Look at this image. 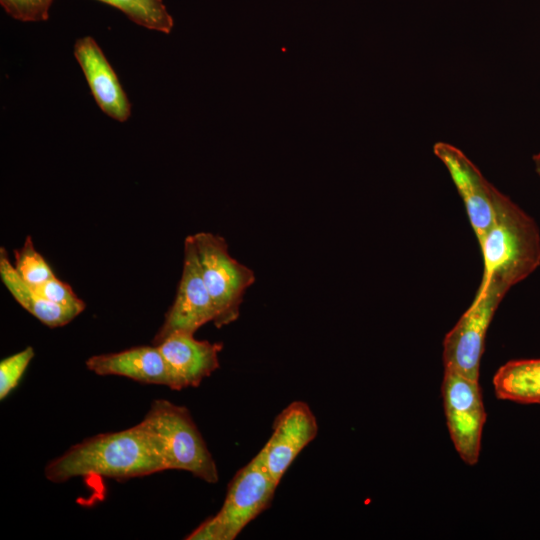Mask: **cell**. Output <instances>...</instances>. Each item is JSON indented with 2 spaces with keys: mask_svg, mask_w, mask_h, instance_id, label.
<instances>
[{
  "mask_svg": "<svg viewBox=\"0 0 540 540\" xmlns=\"http://www.w3.org/2000/svg\"><path fill=\"white\" fill-rule=\"evenodd\" d=\"M497 398L521 404L540 403V359L512 360L493 377Z\"/></svg>",
  "mask_w": 540,
  "mask_h": 540,
  "instance_id": "15",
  "label": "cell"
},
{
  "mask_svg": "<svg viewBox=\"0 0 540 540\" xmlns=\"http://www.w3.org/2000/svg\"><path fill=\"white\" fill-rule=\"evenodd\" d=\"M35 355L31 346L10 355L0 362V399L6 398L19 384Z\"/></svg>",
  "mask_w": 540,
  "mask_h": 540,
  "instance_id": "18",
  "label": "cell"
},
{
  "mask_svg": "<svg viewBox=\"0 0 540 540\" xmlns=\"http://www.w3.org/2000/svg\"><path fill=\"white\" fill-rule=\"evenodd\" d=\"M216 311L204 283L191 235L184 242V263L175 299L164 316L152 344L157 345L176 332L195 334L208 322H214Z\"/></svg>",
  "mask_w": 540,
  "mask_h": 540,
  "instance_id": "8",
  "label": "cell"
},
{
  "mask_svg": "<svg viewBox=\"0 0 540 540\" xmlns=\"http://www.w3.org/2000/svg\"><path fill=\"white\" fill-rule=\"evenodd\" d=\"M32 287L40 296L50 302L77 310L80 313L85 309L84 301L74 293L69 284L57 277Z\"/></svg>",
  "mask_w": 540,
  "mask_h": 540,
  "instance_id": "19",
  "label": "cell"
},
{
  "mask_svg": "<svg viewBox=\"0 0 540 540\" xmlns=\"http://www.w3.org/2000/svg\"><path fill=\"white\" fill-rule=\"evenodd\" d=\"M318 423L309 405L293 401L275 418L273 431L258 456L279 484L299 453L317 436Z\"/></svg>",
  "mask_w": 540,
  "mask_h": 540,
  "instance_id": "9",
  "label": "cell"
},
{
  "mask_svg": "<svg viewBox=\"0 0 540 540\" xmlns=\"http://www.w3.org/2000/svg\"><path fill=\"white\" fill-rule=\"evenodd\" d=\"M165 470H183L208 482L218 481L216 463L189 410L155 399L140 422Z\"/></svg>",
  "mask_w": 540,
  "mask_h": 540,
  "instance_id": "3",
  "label": "cell"
},
{
  "mask_svg": "<svg viewBox=\"0 0 540 540\" xmlns=\"http://www.w3.org/2000/svg\"><path fill=\"white\" fill-rule=\"evenodd\" d=\"M14 267L22 279L32 286L40 285L54 277L52 269L44 257L35 249L30 236L23 246L14 251Z\"/></svg>",
  "mask_w": 540,
  "mask_h": 540,
  "instance_id": "17",
  "label": "cell"
},
{
  "mask_svg": "<svg viewBox=\"0 0 540 540\" xmlns=\"http://www.w3.org/2000/svg\"><path fill=\"white\" fill-rule=\"evenodd\" d=\"M191 237L215 307L213 323L221 328L238 319L245 292L255 282V274L230 255L223 237L210 232H198Z\"/></svg>",
  "mask_w": 540,
  "mask_h": 540,
  "instance_id": "5",
  "label": "cell"
},
{
  "mask_svg": "<svg viewBox=\"0 0 540 540\" xmlns=\"http://www.w3.org/2000/svg\"><path fill=\"white\" fill-rule=\"evenodd\" d=\"M441 391L453 445L466 464L475 465L479 460L486 421L479 380L445 370Z\"/></svg>",
  "mask_w": 540,
  "mask_h": 540,
  "instance_id": "7",
  "label": "cell"
},
{
  "mask_svg": "<svg viewBox=\"0 0 540 540\" xmlns=\"http://www.w3.org/2000/svg\"><path fill=\"white\" fill-rule=\"evenodd\" d=\"M140 423L125 430L97 434L67 449L44 468L47 480L62 483L74 477L101 476L116 480L164 471Z\"/></svg>",
  "mask_w": 540,
  "mask_h": 540,
  "instance_id": "1",
  "label": "cell"
},
{
  "mask_svg": "<svg viewBox=\"0 0 540 540\" xmlns=\"http://www.w3.org/2000/svg\"><path fill=\"white\" fill-rule=\"evenodd\" d=\"M484 272L479 288L494 284L505 291L540 265V232L532 217L496 190L494 217L479 243Z\"/></svg>",
  "mask_w": 540,
  "mask_h": 540,
  "instance_id": "2",
  "label": "cell"
},
{
  "mask_svg": "<svg viewBox=\"0 0 540 540\" xmlns=\"http://www.w3.org/2000/svg\"><path fill=\"white\" fill-rule=\"evenodd\" d=\"M123 12L131 21L147 29L169 34L174 20L162 0H98Z\"/></svg>",
  "mask_w": 540,
  "mask_h": 540,
  "instance_id": "16",
  "label": "cell"
},
{
  "mask_svg": "<svg viewBox=\"0 0 540 540\" xmlns=\"http://www.w3.org/2000/svg\"><path fill=\"white\" fill-rule=\"evenodd\" d=\"M277 486L257 454L236 472L228 484L220 510L204 520L185 539H235L252 520L270 507Z\"/></svg>",
  "mask_w": 540,
  "mask_h": 540,
  "instance_id": "4",
  "label": "cell"
},
{
  "mask_svg": "<svg viewBox=\"0 0 540 540\" xmlns=\"http://www.w3.org/2000/svg\"><path fill=\"white\" fill-rule=\"evenodd\" d=\"M0 277L14 299L50 328L64 326L80 314L77 310L55 304L40 296L18 274L4 247L0 248Z\"/></svg>",
  "mask_w": 540,
  "mask_h": 540,
  "instance_id": "14",
  "label": "cell"
},
{
  "mask_svg": "<svg viewBox=\"0 0 540 540\" xmlns=\"http://www.w3.org/2000/svg\"><path fill=\"white\" fill-rule=\"evenodd\" d=\"M507 291L488 284L478 288L470 307L443 341L444 369L479 380L484 342L493 315Z\"/></svg>",
  "mask_w": 540,
  "mask_h": 540,
  "instance_id": "6",
  "label": "cell"
},
{
  "mask_svg": "<svg viewBox=\"0 0 540 540\" xmlns=\"http://www.w3.org/2000/svg\"><path fill=\"white\" fill-rule=\"evenodd\" d=\"M74 56L99 108L114 120L127 121L131 104L117 74L94 38L86 36L77 39Z\"/></svg>",
  "mask_w": 540,
  "mask_h": 540,
  "instance_id": "12",
  "label": "cell"
},
{
  "mask_svg": "<svg viewBox=\"0 0 540 540\" xmlns=\"http://www.w3.org/2000/svg\"><path fill=\"white\" fill-rule=\"evenodd\" d=\"M533 160L535 163V170L537 174L540 176V152L533 157Z\"/></svg>",
  "mask_w": 540,
  "mask_h": 540,
  "instance_id": "21",
  "label": "cell"
},
{
  "mask_svg": "<svg viewBox=\"0 0 540 540\" xmlns=\"http://www.w3.org/2000/svg\"><path fill=\"white\" fill-rule=\"evenodd\" d=\"M172 380V390L197 387L220 366L222 342L198 340L194 334L176 332L156 345Z\"/></svg>",
  "mask_w": 540,
  "mask_h": 540,
  "instance_id": "11",
  "label": "cell"
},
{
  "mask_svg": "<svg viewBox=\"0 0 540 540\" xmlns=\"http://www.w3.org/2000/svg\"><path fill=\"white\" fill-rule=\"evenodd\" d=\"M53 0H0L7 14L23 22L46 21Z\"/></svg>",
  "mask_w": 540,
  "mask_h": 540,
  "instance_id": "20",
  "label": "cell"
},
{
  "mask_svg": "<svg viewBox=\"0 0 540 540\" xmlns=\"http://www.w3.org/2000/svg\"><path fill=\"white\" fill-rule=\"evenodd\" d=\"M85 365L99 376H122L143 384L163 385L172 389L167 364L156 345H142L119 352L89 357Z\"/></svg>",
  "mask_w": 540,
  "mask_h": 540,
  "instance_id": "13",
  "label": "cell"
},
{
  "mask_svg": "<svg viewBox=\"0 0 540 540\" xmlns=\"http://www.w3.org/2000/svg\"><path fill=\"white\" fill-rule=\"evenodd\" d=\"M433 152L447 168L480 243L493 222L497 189L457 147L446 142H437L433 146Z\"/></svg>",
  "mask_w": 540,
  "mask_h": 540,
  "instance_id": "10",
  "label": "cell"
}]
</instances>
